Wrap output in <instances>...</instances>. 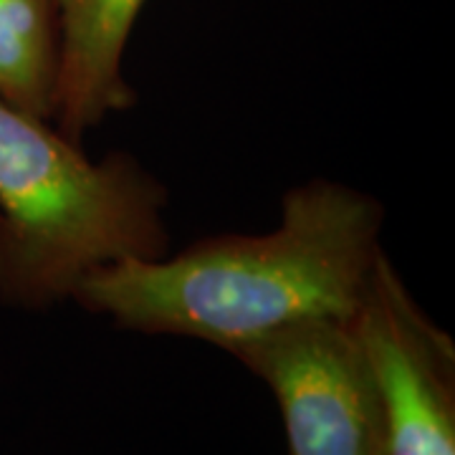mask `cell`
Returning a JSON list of instances; mask_svg holds the SVG:
<instances>
[{"label": "cell", "instance_id": "cell-3", "mask_svg": "<svg viewBox=\"0 0 455 455\" xmlns=\"http://www.w3.org/2000/svg\"><path fill=\"white\" fill-rule=\"evenodd\" d=\"M230 355L274 392L289 455H390L377 379L352 322H299Z\"/></svg>", "mask_w": 455, "mask_h": 455}, {"label": "cell", "instance_id": "cell-6", "mask_svg": "<svg viewBox=\"0 0 455 455\" xmlns=\"http://www.w3.org/2000/svg\"><path fill=\"white\" fill-rule=\"evenodd\" d=\"M59 82L56 0H0V99L53 119Z\"/></svg>", "mask_w": 455, "mask_h": 455}, {"label": "cell", "instance_id": "cell-4", "mask_svg": "<svg viewBox=\"0 0 455 455\" xmlns=\"http://www.w3.org/2000/svg\"><path fill=\"white\" fill-rule=\"evenodd\" d=\"M349 322L372 364L390 455H455V344L412 299L387 253Z\"/></svg>", "mask_w": 455, "mask_h": 455}, {"label": "cell", "instance_id": "cell-5", "mask_svg": "<svg viewBox=\"0 0 455 455\" xmlns=\"http://www.w3.org/2000/svg\"><path fill=\"white\" fill-rule=\"evenodd\" d=\"M145 0H56L59 82L56 130L71 142L109 114L132 107L124 51Z\"/></svg>", "mask_w": 455, "mask_h": 455}, {"label": "cell", "instance_id": "cell-2", "mask_svg": "<svg viewBox=\"0 0 455 455\" xmlns=\"http://www.w3.org/2000/svg\"><path fill=\"white\" fill-rule=\"evenodd\" d=\"M164 188L124 152L94 163L0 99V299L51 309L92 274L167 256Z\"/></svg>", "mask_w": 455, "mask_h": 455}, {"label": "cell", "instance_id": "cell-1", "mask_svg": "<svg viewBox=\"0 0 455 455\" xmlns=\"http://www.w3.org/2000/svg\"><path fill=\"white\" fill-rule=\"evenodd\" d=\"M382 220L372 196L311 180L283 196L274 230L114 263L86 278L74 301L122 329L211 341L230 355L299 322H349L385 253Z\"/></svg>", "mask_w": 455, "mask_h": 455}]
</instances>
